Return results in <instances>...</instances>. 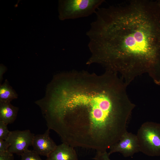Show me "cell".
Listing matches in <instances>:
<instances>
[{
  "mask_svg": "<svg viewBox=\"0 0 160 160\" xmlns=\"http://www.w3.org/2000/svg\"><path fill=\"white\" fill-rule=\"evenodd\" d=\"M18 110V108L10 102H0V121L7 125L13 123L16 118Z\"/></svg>",
  "mask_w": 160,
  "mask_h": 160,
  "instance_id": "9",
  "label": "cell"
},
{
  "mask_svg": "<svg viewBox=\"0 0 160 160\" xmlns=\"http://www.w3.org/2000/svg\"><path fill=\"white\" fill-rule=\"evenodd\" d=\"M0 160H14L13 154L8 151L0 153Z\"/></svg>",
  "mask_w": 160,
  "mask_h": 160,
  "instance_id": "15",
  "label": "cell"
},
{
  "mask_svg": "<svg viewBox=\"0 0 160 160\" xmlns=\"http://www.w3.org/2000/svg\"><path fill=\"white\" fill-rule=\"evenodd\" d=\"M39 155L34 150H28L21 155L20 160H43Z\"/></svg>",
  "mask_w": 160,
  "mask_h": 160,
  "instance_id": "11",
  "label": "cell"
},
{
  "mask_svg": "<svg viewBox=\"0 0 160 160\" xmlns=\"http://www.w3.org/2000/svg\"><path fill=\"white\" fill-rule=\"evenodd\" d=\"M16 92L9 85L7 80L0 86V102H10L17 98Z\"/></svg>",
  "mask_w": 160,
  "mask_h": 160,
  "instance_id": "10",
  "label": "cell"
},
{
  "mask_svg": "<svg viewBox=\"0 0 160 160\" xmlns=\"http://www.w3.org/2000/svg\"><path fill=\"white\" fill-rule=\"evenodd\" d=\"M49 130L48 128L44 133L35 135L32 145L39 155L47 157L57 146L50 136Z\"/></svg>",
  "mask_w": 160,
  "mask_h": 160,
  "instance_id": "7",
  "label": "cell"
},
{
  "mask_svg": "<svg viewBox=\"0 0 160 160\" xmlns=\"http://www.w3.org/2000/svg\"><path fill=\"white\" fill-rule=\"evenodd\" d=\"M7 125L0 121V140H6L8 137L10 131L8 130Z\"/></svg>",
  "mask_w": 160,
  "mask_h": 160,
  "instance_id": "12",
  "label": "cell"
},
{
  "mask_svg": "<svg viewBox=\"0 0 160 160\" xmlns=\"http://www.w3.org/2000/svg\"><path fill=\"white\" fill-rule=\"evenodd\" d=\"M10 144L7 140H0V153L8 151Z\"/></svg>",
  "mask_w": 160,
  "mask_h": 160,
  "instance_id": "14",
  "label": "cell"
},
{
  "mask_svg": "<svg viewBox=\"0 0 160 160\" xmlns=\"http://www.w3.org/2000/svg\"><path fill=\"white\" fill-rule=\"evenodd\" d=\"M108 153L109 155L119 152L125 157H129L140 151L138 141L136 135L127 131L119 141L112 147Z\"/></svg>",
  "mask_w": 160,
  "mask_h": 160,
  "instance_id": "6",
  "label": "cell"
},
{
  "mask_svg": "<svg viewBox=\"0 0 160 160\" xmlns=\"http://www.w3.org/2000/svg\"><path fill=\"white\" fill-rule=\"evenodd\" d=\"M109 156L107 151H97L94 159L95 160H111L109 158Z\"/></svg>",
  "mask_w": 160,
  "mask_h": 160,
  "instance_id": "13",
  "label": "cell"
},
{
  "mask_svg": "<svg viewBox=\"0 0 160 160\" xmlns=\"http://www.w3.org/2000/svg\"><path fill=\"white\" fill-rule=\"evenodd\" d=\"M140 151L151 156L160 155V124L148 121L143 124L136 135Z\"/></svg>",
  "mask_w": 160,
  "mask_h": 160,
  "instance_id": "4",
  "label": "cell"
},
{
  "mask_svg": "<svg viewBox=\"0 0 160 160\" xmlns=\"http://www.w3.org/2000/svg\"><path fill=\"white\" fill-rule=\"evenodd\" d=\"M55 82L44 117L63 143L104 151L119 141L135 106L117 73L72 71Z\"/></svg>",
  "mask_w": 160,
  "mask_h": 160,
  "instance_id": "1",
  "label": "cell"
},
{
  "mask_svg": "<svg viewBox=\"0 0 160 160\" xmlns=\"http://www.w3.org/2000/svg\"><path fill=\"white\" fill-rule=\"evenodd\" d=\"M158 2H159V4H160V0H158Z\"/></svg>",
  "mask_w": 160,
  "mask_h": 160,
  "instance_id": "16",
  "label": "cell"
},
{
  "mask_svg": "<svg viewBox=\"0 0 160 160\" xmlns=\"http://www.w3.org/2000/svg\"><path fill=\"white\" fill-rule=\"evenodd\" d=\"M34 135L28 129L10 131L6 140L10 144L8 151L21 156L32 145Z\"/></svg>",
  "mask_w": 160,
  "mask_h": 160,
  "instance_id": "5",
  "label": "cell"
},
{
  "mask_svg": "<svg viewBox=\"0 0 160 160\" xmlns=\"http://www.w3.org/2000/svg\"><path fill=\"white\" fill-rule=\"evenodd\" d=\"M104 0H59V17L61 20L87 17L95 13Z\"/></svg>",
  "mask_w": 160,
  "mask_h": 160,
  "instance_id": "3",
  "label": "cell"
},
{
  "mask_svg": "<svg viewBox=\"0 0 160 160\" xmlns=\"http://www.w3.org/2000/svg\"><path fill=\"white\" fill-rule=\"evenodd\" d=\"M86 35L91 55L121 76L128 86L147 73L160 85V4L158 0H132L99 8Z\"/></svg>",
  "mask_w": 160,
  "mask_h": 160,
  "instance_id": "2",
  "label": "cell"
},
{
  "mask_svg": "<svg viewBox=\"0 0 160 160\" xmlns=\"http://www.w3.org/2000/svg\"><path fill=\"white\" fill-rule=\"evenodd\" d=\"M46 160H78L74 147L65 143L57 145Z\"/></svg>",
  "mask_w": 160,
  "mask_h": 160,
  "instance_id": "8",
  "label": "cell"
}]
</instances>
